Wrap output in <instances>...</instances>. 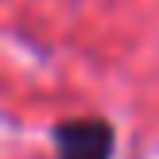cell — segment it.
<instances>
[{"label":"cell","instance_id":"cell-1","mask_svg":"<svg viewBox=\"0 0 159 159\" xmlns=\"http://www.w3.org/2000/svg\"><path fill=\"white\" fill-rule=\"evenodd\" d=\"M58 159H113L116 132L105 116H66L51 124Z\"/></svg>","mask_w":159,"mask_h":159}]
</instances>
